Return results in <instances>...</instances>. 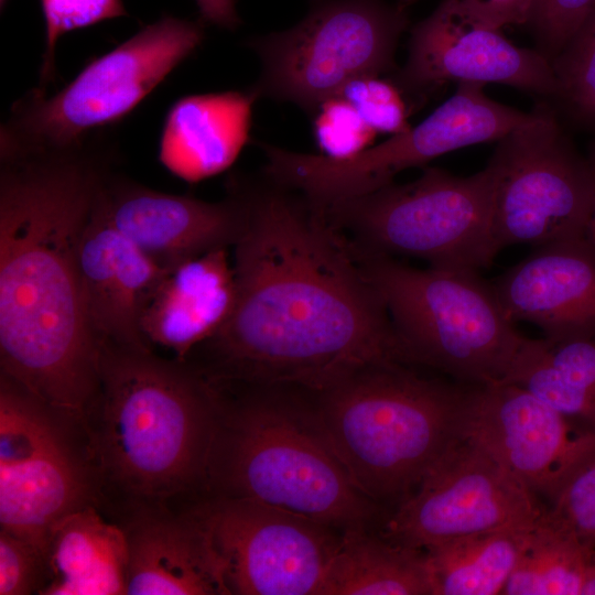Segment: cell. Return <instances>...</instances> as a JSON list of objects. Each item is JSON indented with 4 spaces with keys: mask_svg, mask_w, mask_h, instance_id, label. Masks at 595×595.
Segmentation results:
<instances>
[{
    "mask_svg": "<svg viewBox=\"0 0 595 595\" xmlns=\"http://www.w3.org/2000/svg\"><path fill=\"white\" fill-rule=\"evenodd\" d=\"M231 181L246 206L232 246L235 306L186 359L220 383L313 394L370 365L409 364L381 296L324 212L264 176Z\"/></svg>",
    "mask_w": 595,
    "mask_h": 595,
    "instance_id": "1",
    "label": "cell"
},
{
    "mask_svg": "<svg viewBox=\"0 0 595 595\" xmlns=\"http://www.w3.org/2000/svg\"><path fill=\"white\" fill-rule=\"evenodd\" d=\"M101 134L75 149L1 161L0 374L80 423L98 389L99 344L78 252L115 159Z\"/></svg>",
    "mask_w": 595,
    "mask_h": 595,
    "instance_id": "2",
    "label": "cell"
},
{
    "mask_svg": "<svg viewBox=\"0 0 595 595\" xmlns=\"http://www.w3.org/2000/svg\"><path fill=\"white\" fill-rule=\"evenodd\" d=\"M220 386L188 360L99 344L84 419L105 506L175 505L205 489Z\"/></svg>",
    "mask_w": 595,
    "mask_h": 595,
    "instance_id": "3",
    "label": "cell"
},
{
    "mask_svg": "<svg viewBox=\"0 0 595 595\" xmlns=\"http://www.w3.org/2000/svg\"><path fill=\"white\" fill-rule=\"evenodd\" d=\"M209 454V496L272 505L338 531L369 529L379 507L353 482L304 390L220 385Z\"/></svg>",
    "mask_w": 595,
    "mask_h": 595,
    "instance_id": "4",
    "label": "cell"
},
{
    "mask_svg": "<svg viewBox=\"0 0 595 595\" xmlns=\"http://www.w3.org/2000/svg\"><path fill=\"white\" fill-rule=\"evenodd\" d=\"M465 388L382 363L312 396L355 485L377 504H400L459 436Z\"/></svg>",
    "mask_w": 595,
    "mask_h": 595,
    "instance_id": "5",
    "label": "cell"
},
{
    "mask_svg": "<svg viewBox=\"0 0 595 595\" xmlns=\"http://www.w3.org/2000/svg\"><path fill=\"white\" fill-rule=\"evenodd\" d=\"M353 250L410 365L437 369L464 385L506 380L527 337L506 315L491 282L476 271L418 269Z\"/></svg>",
    "mask_w": 595,
    "mask_h": 595,
    "instance_id": "6",
    "label": "cell"
},
{
    "mask_svg": "<svg viewBox=\"0 0 595 595\" xmlns=\"http://www.w3.org/2000/svg\"><path fill=\"white\" fill-rule=\"evenodd\" d=\"M495 191L490 160L469 176L430 166L412 182H392L321 210L360 251L479 272L501 250L494 229Z\"/></svg>",
    "mask_w": 595,
    "mask_h": 595,
    "instance_id": "7",
    "label": "cell"
},
{
    "mask_svg": "<svg viewBox=\"0 0 595 595\" xmlns=\"http://www.w3.org/2000/svg\"><path fill=\"white\" fill-rule=\"evenodd\" d=\"M204 37V21L163 15L94 58L55 94L32 89L1 126L0 160L83 145L133 111Z\"/></svg>",
    "mask_w": 595,
    "mask_h": 595,
    "instance_id": "8",
    "label": "cell"
},
{
    "mask_svg": "<svg viewBox=\"0 0 595 595\" xmlns=\"http://www.w3.org/2000/svg\"><path fill=\"white\" fill-rule=\"evenodd\" d=\"M105 506L80 422L0 374V530L44 548L67 515Z\"/></svg>",
    "mask_w": 595,
    "mask_h": 595,
    "instance_id": "9",
    "label": "cell"
},
{
    "mask_svg": "<svg viewBox=\"0 0 595 595\" xmlns=\"http://www.w3.org/2000/svg\"><path fill=\"white\" fill-rule=\"evenodd\" d=\"M407 24L386 0H315L291 29L248 42L262 66L251 90L313 113L349 82L390 72Z\"/></svg>",
    "mask_w": 595,
    "mask_h": 595,
    "instance_id": "10",
    "label": "cell"
},
{
    "mask_svg": "<svg viewBox=\"0 0 595 595\" xmlns=\"http://www.w3.org/2000/svg\"><path fill=\"white\" fill-rule=\"evenodd\" d=\"M485 86L458 83L454 94L419 125L351 159L332 160L260 144L266 155L263 176L323 209L376 191L392 183L398 173L451 151L499 141L532 112L493 100Z\"/></svg>",
    "mask_w": 595,
    "mask_h": 595,
    "instance_id": "11",
    "label": "cell"
},
{
    "mask_svg": "<svg viewBox=\"0 0 595 595\" xmlns=\"http://www.w3.org/2000/svg\"><path fill=\"white\" fill-rule=\"evenodd\" d=\"M494 229L500 249L541 247L586 234L595 170L564 134L553 110L539 107L499 141Z\"/></svg>",
    "mask_w": 595,
    "mask_h": 595,
    "instance_id": "12",
    "label": "cell"
},
{
    "mask_svg": "<svg viewBox=\"0 0 595 595\" xmlns=\"http://www.w3.org/2000/svg\"><path fill=\"white\" fill-rule=\"evenodd\" d=\"M190 507L230 595H321L342 531L248 498L208 496Z\"/></svg>",
    "mask_w": 595,
    "mask_h": 595,
    "instance_id": "13",
    "label": "cell"
},
{
    "mask_svg": "<svg viewBox=\"0 0 595 595\" xmlns=\"http://www.w3.org/2000/svg\"><path fill=\"white\" fill-rule=\"evenodd\" d=\"M543 511L532 491L459 435L398 505L381 534L424 550L470 533L531 527Z\"/></svg>",
    "mask_w": 595,
    "mask_h": 595,
    "instance_id": "14",
    "label": "cell"
},
{
    "mask_svg": "<svg viewBox=\"0 0 595 595\" xmlns=\"http://www.w3.org/2000/svg\"><path fill=\"white\" fill-rule=\"evenodd\" d=\"M459 435L551 502L595 457V432L513 382L466 385Z\"/></svg>",
    "mask_w": 595,
    "mask_h": 595,
    "instance_id": "15",
    "label": "cell"
},
{
    "mask_svg": "<svg viewBox=\"0 0 595 595\" xmlns=\"http://www.w3.org/2000/svg\"><path fill=\"white\" fill-rule=\"evenodd\" d=\"M450 82L501 84L542 97H555L558 90L551 62L541 52L470 20L457 0H442L412 29L396 83L404 94L422 96Z\"/></svg>",
    "mask_w": 595,
    "mask_h": 595,
    "instance_id": "16",
    "label": "cell"
},
{
    "mask_svg": "<svg viewBox=\"0 0 595 595\" xmlns=\"http://www.w3.org/2000/svg\"><path fill=\"white\" fill-rule=\"evenodd\" d=\"M96 204L126 238L167 270L232 247L246 216L244 197L230 180L224 199L206 202L152 190L113 169L104 177Z\"/></svg>",
    "mask_w": 595,
    "mask_h": 595,
    "instance_id": "17",
    "label": "cell"
},
{
    "mask_svg": "<svg viewBox=\"0 0 595 595\" xmlns=\"http://www.w3.org/2000/svg\"><path fill=\"white\" fill-rule=\"evenodd\" d=\"M508 316L561 342L595 335V244L583 235L541 247L494 282Z\"/></svg>",
    "mask_w": 595,
    "mask_h": 595,
    "instance_id": "18",
    "label": "cell"
},
{
    "mask_svg": "<svg viewBox=\"0 0 595 595\" xmlns=\"http://www.w3.org/2000/svg\"><path fill=\"white\" fill-rule=\"evenodd\" d=\"M78 268L86 320L98 344L153 349L141 320L169 270L126 238L99 209L96 197L82 235Z\"/></svg>",
    "mask_w": 595,
    "mask_h": 595,
    "instance_id": "19",
    "label": "cell"
},
{
    "mask_svg": "<svg viewBox=\"0 0 595 595\" xmlns=\"http://www.w3.org/2000/svg\"><path fill=\"white\" fill-rule=\"evenodd\" d=\"M128 547L126 595H230L220 560L191 507L121 511Z\"/></svg>",
    "mask_w": 595,
    "mask_h": 595,
    "instance_id": "20",
    "label": "cell"
},
{
    "mask_svg": "<svg viewBox=\"0 0 595 595\" xmlns=\"http://www.w3.org/2000/svg\"><path fill=\"white\" fill-rule=\"evenodd\" d=\"M236 278L228 248L208 251L170 269L141 320L147 340L181 360L212 338L236 302Z\"/></svg>",
    "mask_w": 595,
    "mask_h": 595,
    "instance_id": "21",
    "label": "cell"
},
{
    "mask_svg": "<svg viewBox=\"0 0 595 595\" xmlns=\"http://www.w3.org/2000/svg\"><path fill=\"white\" fill-rule=\"evenodd\" d=\"M257 99L251 89L178 99L164 120L159 161L187 183H198L225 172L249 140Z\"/></svg>",
    "mask_w": 595,
    "mask_h": 595,
    "instance_id": "22",
    "label": "cell"
},
{
    "mask_svg": "<svg viewBox=\"0 0 595 595\" xmlns=\"http://www.w3.org/2000/svg\"><path fill=\"white\" fill-rule=\"evenodd\" d=\"M44 560L40 595H126L125 531L97 506L80 508L53 528Z\"/></svg>",
    "mask_w": 595,
    "mask_h": 595,
    "instance_id": "23",
    "label": "cell"
},
{
    "mask_svg": "<svg viewBox=\"0 0 595 595\" xmlns=\"http://www.w3.org/2000/svg\"><path fill=\"white\" fill-rule=\"evenodd\" d=\"M321 595H434L423 550L369 529L342 532Z\"/></svg>",
    "mask_w": 595,
    "mask_h": 595,
    "instance_id": "24",
    "label": "cell"
},
{
    "mask_svg": "<svg viewBox=\"0 0 595 595\" xmlns=\"http://www.w3.org/2000/svg\"><path fill=\"white\" fill-rule=\"evenodd\" d=\"M505 382L524 387L595 432V335L527 338Z\"/></svg>",
    "mask_w": 595,
    "mask_h": 595,
    "instance_id": "25",
    "label": "cell"
},
{
    "mask_svg": "<svg viewBox=\"0 0 595 595\" xmlns=\"http://www.w3.org/2000/svg\"><path fill=\"white\" fill-rule=\"evenodd\" d=\"M532 527L470 533L424 549L434 595L502 594Z\"/></svg>",
    "mask_w": 595,
    "mask_h": 595,
    "instance_id": "26",
    "label": "cell"
},
{
    "mask_svg": "<svg viewBox=\"0 0 595 595\" xmlns=\"http://www.w3.org/2000/svg\"><path fill=\"white\" fill-rule=\"evenodd\" d=\"M592 553L547 509L531 528L502 594L582 595Z\"/></svg>",
    "mask_w": 595,
    "mask_h": 595,
    "instance_id": "27",
    "label": "cell"
},
{
    "mask_svg": "<svg viewBox=\"0 0 595 595\" xmlns=\"http://www.w3.org/2000/svg\"><path fill=\"white\" fill-rule=\"evenodd\" d=\"M561 100L571 115L595 126V8L551 60Z\"/></svg>",
    "mask_w": 595,
    "mask_h": 595,
    "instance_id": "28",
    "label": "cell"
},
{
    "mask_svg": "<svg viewBox=\"0 0 595 595\" xmlns=\"http://www.w3.org/2000/svg\"><path fill=\"white\" fill-rule=\"evenodd\" d=\"M45 22V47L40 87L55 80V50L61 36L106 20L127 15L122 0H40Z\"/></svg>",
    "mask_w": 595,
    "mask_h": 595,
    "instance_id": "29",
    "label": "cell"
},
{
    "mask_svg": "<svg viewBox=\"0 0 595 595\" xmlns=\"http://www.w3.org/2000/svg\"><path fill=\"white\" fill-rule=\"evenodd\" d=\"M313 136L321 155L351 159L370 148L376 132L344 97L323 101L313 112Z\"/></svg>",
    "mask_w": 595,
    "mask_h": 595,
    "instance_id": "30",
    "label": "cell"
},
{
    "mask_svg": "<svg viewBox=\"0 0 595 595\" xmlns=\"http://www.w3.org/2000/svg\"><path fill=\"white\" fill-rule=\"evenodd\" d=\"M381 76L358 77L349 82L338 95L351 104L376 133L399 134L409 129L404 93L396 82Z\"/></svg>",
    "mask_w": 595,
    "mask_h": 595,
    "instance_id": "31",
    "label": "cell"
},
{
    "mask_svg": "<svg viewBox=\"0 0 595 595\" xmlns=\"http://www.w3.org/2000/svg\"><path fill=\"white\" fill-rule=\"evenodd\" d=\"M594 8L595 0H533L527 24L534 33L538 51L551 62Z\"/></svg>",
    "mask_w": 595,
    "mask_h": 595,
    "instance_id": "32",
    "label": "cell"
},
{
    "mask_svg": "<svg viewBox=\"0 0 595 595\" xmlns=\"http://www.w3.org/2000/svg\"><path fill=\"white\" fill-rule=\"evenodd\" d=\"M548 510L586 549L595 550V457L569 480Z\"/></svg>",
    "mask_w": 595,
    "mask_h": 595,
    "instance_id": "33",
    "label": "cell"
},
{
    "mask_svg": "<svg viewBox=\"0 0 595 595\" xmlns=\"http://www.w3.org/2000/svg\"><path fill=\"white\" fill-rule=\"evenodd\" d=\"M44 575L43 551L18 536L0 530V595L39 594Z\"/></svg>",
    "mask_w": 595,
    "mask_h": 595,
    "instance_id": "34",
    "label": "cell"
},
{
    "mask_svg": "<svg viewBox=\"0 0 595 595\" xmlns=\"http://www.w3.org/2000/svg\"><path fill=\"white\" fill-rule=\"evenodd\" d=\"M461 11L485 26L501 30L527 24L533 0H457Z\"/></svg>",
    "mask_w": 595,
    "mask_h": 595,
    "instance_id": "35",
    "label": "cell"
},
{
    "mask_svg": "<svg viewBox=\"0 0 595 595\" xmlns=\"http://www.w3.org/2000/svg\"><path fill=\"white\" fill-rule=\"evenodd\" d=\"M202 21L223 29L235 30L240 24L235 0H195Z\"/></svg>",
    "mask_w": 595,
    "mask_h": 595,
    "instance_id": "36",
    "label": "cell"
},
{
    "mask_svg": "<svg viewBox=\"0 0 595 595\" xmlns=\"http://www.w3.org/2000/svg\"><path fill=\"white\" fill-rule=\"evenodd\" d=\"M582 595H595V550L589 559Z\"/></svg>",
    "mask_w": 595,
    "mask_h": 595,
    "instance_id": "37",
    "label": "cell"
},
{
    "mask_svg": "<svg viewBox=\"0 0 595 595\" xmlns=\"http://www.w3.org/2000/svg\"><path fill=\"white\" fill-rule=\"evenodd\" d=\"M586 235L595 244V196H594V202H593L589 219L587 223Z\"/></svg>",
    "mask_w": 595,
    "mask_h": 595,
    "instance_id": "38",
    "label": "cell"
},
{
    "mask_svg": "<svg viewBox=\"0 0 595 595\" xmlns=\"http://www.w3.org/2000/svg\"><path fill=\"white\" fill-rule=\"evenodd\" d=\"M588 160H589L591 164L595 167V144L592 148V153H591V156H589Z\"/></svg>",
    "mask_w": 595,
    "mask_h": 595,
    "instance_id": "39",
    "label": "cell"
},
{
    "mask_svg": "<svg viewBox=\"0 0 595 595\" xmlns=\"http://www.w3.org/2000/svg\"><path fill=\"white\" fill-rule=\"evenodd\" d=\"M8 0H1V6L3 7Z\"/></svg>",
    "mask_w": 595,
    "mask_h": 595,
    "instance_id": "40",
    "label": "cell"
}]
</instances>
